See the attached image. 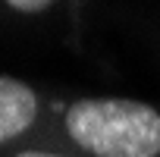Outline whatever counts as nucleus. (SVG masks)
<instances>
[{
  "label": "nucleus",
  "instance_id": "nucleus-1",
  "mask_svg": "<svg viewBox=\"0 0 160 157\" xmlns=\"http://www.w3.org/2000/svg\"><path fill=\"white\" fill-rule=\"evenodd\" d=\"M66 132L94 157H157L160 113L129 98H85L66 110Z\"/></svg>",
  "mask_w": 160,
  "mask_h": 157
},
{
  "label": "nucleus",
  "instance_id": "nucleus-2",
  "mask_svg": "<svg viewBox=\"0 0 160 157\" xmlns=\"http://www.w3.org/2000/svg\"><path fill=\"white\" fill-rule=\"evenodd\" d=\"M38 116V98L32 85L13 75H0V144L22 135Z\"/></svg>",
  "mask_w": 160,
  "mask_h": 157
},
{
  "label": "nucleus",
  "instance_id": "nucleus-3",
  "mask_svg": "<svg viewBox=\"0 0 160 157\" xmlns=\"http://www.w3.org/2000/svg\"><path fill=\"white\" fill-rule=\"evenodd\" d=\"M50 3L47 0H38V3H22V0H13L10 10H19V13H38V10H47Z\"/></svg>",
  "mask_w": 160,
  "mask_h": 157
},
{
  "label": "nucleus",
  "instance_id": "nucleus-4",
  "mask_svg": "<svg viewBox=\"0 0 160 157\" xmlns=\"http://www.w3.org/2000/svg\"><path fill=\"white\" fill-rule=\"evenodd\" d=\"M16 157H63V154H50V151H22Z\"/></svg>",
  "mask_w": 160,
  "mask_h": 157
}]
</instances>
